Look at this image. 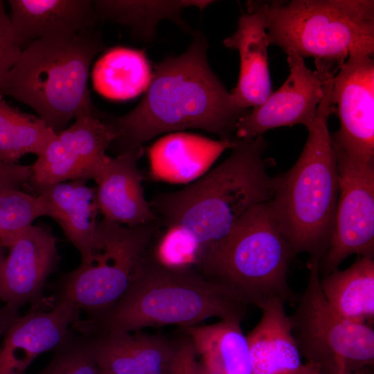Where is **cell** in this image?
<instances>
[{"instance_id": "obj_1", "label": "cell", "mask_w": 374, "mask_h": 374, "mask_svg": "<svg viewBox=\"0 0 374 374\" xmlns=\"http://www.w3.org/2000/svg\"><path fill=\"white\" fill-rule=\"evenodd\" d=\"M208 44L195 35L186 52L154 66L150 83L138 105L108 120L119 152L163 133L201 129L220 140H235L238 121L251 110L239 107L206 58Z\"/></svg>"}, {"instance_id": "obj_2", "label": "cell", "mask_w": 374, "mask_h": 374, "mask_svg": "<svg viewBox=\"0 0 374 374\" xmlns=\"http://www.w3.org/2000/svg\"><path fill=\"white\" fill-rule=\"evenodd\" d=\"M266 145L262 135L238 139L217 166L181 190L155 197L150 204L162 226L183 229L202 252L226 236L251 207L273 197Z\"/></svg>"}, {"instance_id": "obj_3", "label": "cell", "mask_w": 374, "mask_h": 374, "mask_svg": "<svg viewBox=\"0 0 374 374\" xmlns=\"http://www.w3.org/2000/svg\"><path fill=\"white\" fill-rule=\"evenodd\" d=\"M334 75L326 73L323 97L299 159L286 172L274 177L269 202L294 255L305 253L319 262L332 238L339 192L336 155L328 129L335 113L331 99Z\"/></svg>"}, {"instance_id": "obj_4", "label": "cell", "mask_w": 374, "mask_h": 374, "mask_svg": "<svg viewBox=\"0 0 374 374\" xmlns=\"http://www.w3.org/2000/svg\"><path fill=\"white\" fill-rule=\"evenodd\" d=\"M246 309L194 269L168 267L149 252L112 310L96 319H78L71 326L80 334L96 335L172 324L191 326L212 317L241 322Z\"/></svg>"}, {"instance_id": "obj_5", "label": "cell", "mask_w": 374, "mask_h": 374, "mask_svg": "<svg viewBox=\"0 0 374 374\" xmlns=\"http://www.w3.org/2000/svg\"><path fill=\"white\" fill-rule=\"evenodd\" d=\"M294 256L267 202L251 207L226 236L205 248L194 269L234 300L262 310L298 301L287 281Z\"/></svg>"}, {"instance_id": "obj_6", "label": "cell", "mask_w": 374, "mask_h": 374, "mask_svg": "<svg viewBox=\"0 0 374 374\" xmlns=\"http://www.w3.org/2000/svg\"><path fill=\"white\" fill-rule=\"evenodd\" d=\"M105 47L96 28L36 40L22 50L0 89L30 107L56 133L72 119L104 116L91 100L89 67Z\"/></svg>"}, {"instance_id": "obj_7", "label": "cell", "mask_w": 374, "mask_h": 374, "mask_svg": "<svg viewBox=\"0 0 374 374\" xmlns=\"http://www.w3.org/2000/svg\"><path fill=\"white\" fill-rule=\"evenodd\" d=\"M265 19L269 45L339 69L352 53L373 57L374 1H249Z\"/></svg>"}, {"instance_id": "obj_8", "label": "cell", "mask_w": 374, "mask_h": 374, "mask_svg": "<svg viewBox=\"0 0 374 374\" xmlns=\"http://www.w3.org/2000/svg\"><path fill=\"white\" fill-rule=\"evenodd\" d=\"M161 227L159 220L136 226L98 221L89 260L60 280L56 301L70 303L87 319L108 312L134 281Z\"/></svg>"}, {"instance_id": "obj_9", "label": "cell", "mask_w": 374, "mask_h": 374, "mask_svg": "<svg viewBox=\"0 0 374 374\" xmlns=\"http://www.w3.org/2000/svg\"><path fill=\"white\" fill-rule=\"evenodd\" d=\"M308 283L295 312L288 316L301 354L331 374L373 364L374 330L371 326L350 321L328 303L320 287L319 262L308 261ZM322 374V373H321Z\"/></svg>"}, {"instance_id": "obj_10", "label": "cell", "mask_w": 374, "mask_h": 374, "mask_svg": "<svg viewBox=\"0 0 374 374\" xmlns=\"http://www.w3.org/2000/svg\"><path fill=\"white\" fill-rule=\"evenodd\" d=\"M336 158L339 192L330 244L319 263L323 276L351 255L374 258V164Z\"/></svg>"}, {"instance_id": "obj_11", "label": "cell", "mask_w": 374, "mask_h": 374, "mask_svg": "<svg viewBox=\"0 0 374 374\" xmlns=\"http://www.w3.org/2000/svg\"><path fill=\"white\" fill-rule=\"evenodd\" d=\"M331 99L340 127L331 135L337 156L374 164V60L352 53L335 75Z\"/></svg>"}, {"instance_id": "obj_12", "label": "cell", "mask_w": 374, "mask_h": 374, "mask_svg": "<svg viewBox=\"0 0 374 374\" xmlns=\"http://www.w3.org/2000/svg\"><path fill=\"white\" fill-rule=\"evenodd\" d=\"M75 120L56 134L31 166L27 185L33 189L69 180L98 179L110 157L106 151L114 141V132L103 116L91 114Z\"/></svg>"}, {"instance_id": "obj_13", "label": "cell", "mask_w": 374, "mask_h": 374, "mask_svg": "<svg viewBox=\"0 0 374 374\" xmlns=\"http://www.w3.org/2000/svg\"><path fill=\"white\" fill-rule=\"evenodd\" d=\"M286 54L288 77L262 105L238 121L236 139H251L273 128L299 124L308 129L314 121L323 94V73L318 69L311 71L294 51Z\"/></svg>"}, {"instance_id": "obj_14", "label": "cell", "mask_w": 374, "mask_h": 374, "mask_svg": "<svg viewBox=\"0 0 374 374\" xmlns=\"http://www.w3.org/2000/svg\"><path fill=\"white\" fill-rule=\"evenodd\" d=\"M0 277V301L31 309L48 307L44 288L60 260L57 241L50 228L31 225L10 241Z\"/></svg>"}, {"instance_id": "obj_15", "label": "cell", "mask_w": 374, "mask_h": 374, "mask_svg": "<svg viewBox=\"0 0 374 374\" xmlns=\"http://www.w3.org/2000/svg\"><path fill=\"white\" fill-rule=\"evenodd\" d=\"M80 312L70 303L56 301L49 311L31 309L21 316L3 336L0 374H25L36 357L65 340Z\"/></svg>"}, {"instance_id": "obj_16", "label": "cell", "mask_w": 374, "mask_h": 374, "mask_svg": "<svg viewBox=\"0 0 374 374\" xmlns=\"http://www.w3.org/2000/svg\"><path fill=\"white\" fill-rule=\"evenodd\" d=\"M143 147L110 157L96 181V197L104 218L125 226H136L159 220L147 201L138 161Z\"/></svg>"}, {"instance_id": "obj_17", "label": "cell", "mask_w": 374, "mask_h": 374, "mask_svg": "<svg viewBox=\"0 0 374 374\" xmlns=\"http://www.w3.org/2000/svg\"><path fill=\"white\" fill-rule=\"evenodd\" d=\"M10 19L21 49L53 36L94 29L100 21L90 0H9Z\"/></svg>"}, {"instance_id": "obj_18", "label": "cell", "mask_w": 374, "mask_h": 374, "mask_svg": "<svg viewBox=\"0 0 374 374\" xmlns=\"http://www.w3.org/2000/svg\"><path fill=\"white\" fill-rule=\"evenodd\" d=\"M223 44L237 50L240 58L238 81L231 92L234 103L244 109L262 105L272 93L267 55L269 44L263 15L247 9L240 15L236 30L224 39Z\"/></svg>"}, {"instance_id": "obj_19", "label": "cell", "mask_w": 374, "mask_h": 374, "mask_svg": "<svg viewBox=\"0 0 374 374\" xmlns=\"http://www.w3.org/2000/svg\"><path fill=\"white\" fill-rule=\"evenodd\" d=\"M47 206V215L61 226L69 240L87 262L94 249L97 215L96 187L86 180H73L34 188Z\"/></svg>"}, {"instance_id": "obj_20", "label": "cell", "mask_w": 374, "mask_h": 374, "mask_svg": "<svg viewBox=\"0 0 374 374\" xmlns=\"http://www.w3.org/2000/svg\"><path fill=\"white\" fill-rule=\"evenodd\" d=\"M238 140L215 141L184 132L168 134L149 150L152 176L172 182L197 179Z\"/></svg>"}, {"instance_id": "obj_21", "label": "cell", "mask_w": 374, "mask_h": 374, "mask_svg": "<svg viewBox=\"0 0 374 374\" xmlns=\"http://www.w3.org/2000/svg\"><path fill=\"white\" fill-rule=\"evenodd\" d=\"M284 305L276 303L262 310L247 335L251 374H296L303 365Z\"/></svg>"}, {"instance_id": "obj_22", "label": "cell", "mask_w": 374, "mask_h": 374, "mask_svg": "<svg viewBox=\"0 0 374 374\" xmlns=\"http://www.w3.org/2000/svg\"><path fill=\"white\" fill-rule=\"evenodd\" d=\"M201 362L220 374H251L249 346L234 320L183 327Z\"/></svg>"}, {"instance_id": "obj_23", "label": "cell", "mask_w": 374, "mask_h": 374, "mask_svg": "<svg viewBox=\"0 0 374 374\" xmlns=\"http://www.w3.org/2000/svg\"><path fill=\"white\" fill-rule=\"evenodd\" d=\"M330 305L344 318L371 326L374 321V258L357 256L344 270L320 277Z\"/></svg>"}, {"instance_id": "obj_24", "label": "cell", "mask_w": 374, "mask_h": 374, "mask_svg": "<svg viewBox=\"0 0 374 374\" xmlns=\"http://www.w3.org/2000/svg\"><path fill=\"white\" fill-rule=\"evenodd\" d=\"M149 61L143 51L115 47L96 62L92 72L95 89L112 100H127L145 91L152 79Z\"/></svg>"}, {"instance_id": "obj_25", "label": "cell", "mask_w": 374, "mask_h": 374, "mask_svg": "<svg viewBox=\"0 0 374 374\" xmlns=\"http://www.w3.org/2000/svg\"><path fill=\"white\" fill-rule=\"evenodd\" d=\"M99 21L108 20L129 26L136 37L149 39L157 23L170 19L185 28L179 17L181 9L196 6L202 10L213 1H93Z\"/></svg>"}, {"instance_id": "obj_26", "label": "cell", "mask_w": 374, "mask_h": 374, "mask_svg": "<svg viewBox=\"0 0 374 374\" xmlns=\"http://www.w3.org/2000/svg\"><path fill=\"white\" fill-rule=\"evenodd\" d=\"M56 134L37 116L8 104L0 93V160L15 163L27 154L37 156Z\"/></svg>"}, {"instance_id": "obj_27", "label": "cell", "mask_w": 374, "mask_h": 374, "mask_svg": "<svg viewBox=\"0 0 374 374\" xmlns=\"http://www.w3.org/2000/svg\"><path fill=\"white\" fill-rule=\"evenodd\" d=\"M47 215L45 201L21 188L0 190V245L6 248L12 240L27 229L37 217Z\"/></svg>"}, {"instance_id": "obj_28", "label": "cell", "mask_w": 374, "mask_h": 374, "mask_svg": "<svg viewBox=\"0 0 374 374\" xmlns=\"http://www.w3.org/2000/svg\"><path fill=\"white\" fill-rule=\"evenodd\" d=\"M95 336L70 330L48 364L34 374H99L94 353Z\"/></svg>"}, {"instance_id": "obj_29", "label": "cell", "mask_w": 374, "mask_h": 374, "mask_svg": "<svg viewBox=\"0 0 374 374\" xmlns=\"http://www.w3.org/2000/svg\"><path fill=\"white\" fill-rule=\"evenodd\" d=\"M93 335L95 357L100 369L114 374H145L134 352L130 332L114 331Z\"/></svg>"}, {"instance_id": "obj_30", "label": "cell", "mask_w": 374, "mask_h": 374, "mask_svg": "<svg viewBox=\"0 0 374 374\" xmlns=\"http://www.w3.org/2000/svg\"><path fill=\"white\" fill-rule=\"evenodd\" d=\"M133 346L145 374H166L177 344L159 335H150L139 331L132 335Z\"/></svg>"}, {"instance_id": "obj_31", "label": "cell", "mask_w": 374, "mask_h": 374, "mask_svg": "<svg viewBox=\"0 0 374 374\" xmlns=\"http://www.w3.org/2000/svg\"><path fill=\"white\" fill-rule=\"evenodd\" d=\"M22 49L15 35L4 3L0 0V89L12 68L17 62Z\"/></svg>"}, {"instance_id": "obj_32", "label": "cell", "mask_w": 374, "mask_h": 374, "mask_svg": "<svg viewBox=\"0 0 374 374\" xmlns=\"http://www.w3.org/2000/svg\"><path fill=\"white\" fill-rule=\"evenodd\" d=\"M188 339L177 344L166 374H220L208 368L202 362Z\"/></svg>"}, {"instance_id": "obj_33", "label": "cell", "mask_w": 374, "mask_h": 374, "mask_svg": "<svg viewBox=\"0 0 374 374\" xmlns=\"http://www.w3.org/2000/svg\"><path fill=\"white\" fill-rule=\"evenodd\" d=\"M32 175L31 166L7 163L0 160V190L27 185Z\"/></svg>"}, {"instance_id": "obj_34", "label": "cell", "mask_w": 374, "mask_h": 374, "mask_svg": "<svg viewBox=\"0 0 374 374\" xmlns=\"http://www.w3.org/2000/svg\"><path fill=\"white\" fill-rule=\"evenodd\" d=\"M19 309V307L6 303L0 306V338L4 335L10 326L21 317Z\"/></svg>"}, {"instance_id": "obj_35", "label": "cell", "mask_w": 374, "mask_h": 374, "mask_svg": "<svg viewBox=\"0 0 374 374\" xmlns=\"http://www.w3.org/2000/svg\"><path fill=\"white\" fill-rule=\"evenodd\" d=\"M296 374H321L319 366L311 362L303 364Z\"/></svg>"}, {"instance_id": "obj_36", "label": "cell", "mask_w": 374, "mask_h": 374, "mask_svg": "<svg viewBox=\"0 0 374 374\" xmlns=\"http://www.w3.org/2000/svg\"><path fill=\"white\" fill-rule=\"evenodd\" d=\"M4 249H5L4 247L0 245V277H1L3 265L5 259L6 258Z\"/></svg>"}, {"instance_id": "obj_37", "label": "cell", "mask_w": 374, "mask_h": 374, "mask_svg": "<svg viewBox=\"0 0 374 374\" xmlns=\"http://www.w3.org/2000/svg\"><path fill=\"white\" fill-rule=\"evenodd\" d=\"M99 374H114V373H112L110 371L100 368Z\"/></svg>"}, {"instance_id": "obj_38", "label": "cell", "mask_w": 374, "mask_h": 374, "mask_svg": "<svg viewBox=\"0 0 374 374\" xmlns=\"http://www.w3.org/2000/svg\"><path fill=\"white\" fill-rule=\"evenodd\" d=\"M337 374H359V373H352L351 372H339Z\"/></svg>"}]
</instances>
